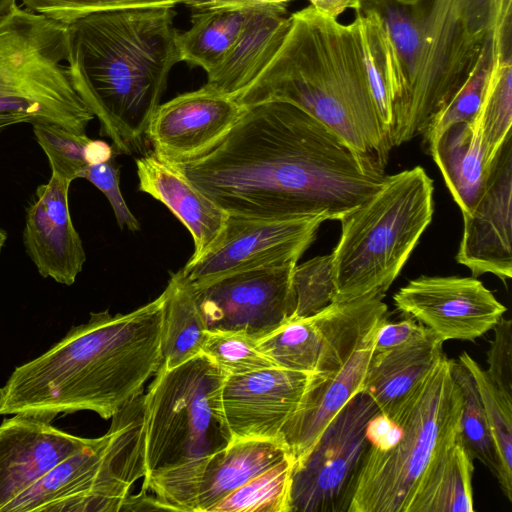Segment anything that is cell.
Instances as JSON below:
<instances>
[{
    "mask_svg": "<svg viewBox=\"0 0 512 512\" xmlns=\"http://www.w3.org/2000/svg\"><path fill=\"white\" fill-rule=\"evenodd\" d=\"M247 11L248 8L194 11L191 27L177 35L180 60L210 73L236 43Z\"/></svg>",
    "mask_w": 512,
    "mask_h": 512,
    "instance_id": "cell-30",
    "label": "cell"
},
{
    "mask_svg": "<svg viewBox=\"0 0 512 512\" xmlns=\"http://www.w3.org/2000/svg\"><path fill=\"white\" fill-rule=\"evenodd\" d=\"M295 311L292 318L312 316L334 299L332 256H316L296 265L292 275Z\"/></svg>",
    "mask_w": 512,
    "mask_h": 512,
    "instance_id": "cell-37",
    "label": "cell"
},
{
    "mask_svg": "<svg viewBox=\"0 0 512 512\" xmlns=\"http://www.w3.org/2000/svg\"><path fill=\"white\" fill-rule=\"evenodd\" d=\"M405 315L442 341H475L492 330L507 308L475 277L420 276L393 296Z\"/></svg>",
    "mask_w": 512,
    "mask_h": 512,
    "instance_id": "cell-14",
    "label": "cell"
},
{
    "mask_svg": "<svg viewBox=\"0 0 512 512\" xmlns=\"http://www.w3.org/2000/svg\"><path fill=\"white\" fill-rule=\"evenodd\" d=\"M290 24L291 18L284 4L249 7L236 43L225 59L207 74L205 86L236 98L276 54Z\"/></svg>",
    "mask_w": 512,
    "mask_h": 512,
    "instance_id": "cell-22",
    "label": "cell"
},
{
    "mask_svg": "<svg viewBox=\"0 0 512 512\" xmlns=\"http://www.w3.org/2000/svg\"><path fill=\"white\" fill-rule=\"evenodd\" d=\"M71 183L51 173L48 182L36 188L25 210L22 236L38 273L67 286L75 282L86 262L81 237L69 212Z\"/></svg>",
    "mask_w": 512,
    "mask_h": 512,
    "instance_id": "cell-18",
    "label": "cell"
},
{
    "mask_svg": "<svg viewBox=\"0 0 512 512\" xmlns=\"http://www.w3.org/2000/svg\"><path fill=\"white\" fill-rule=\"evenodd\" d=\"M473 461L458 431L430 462L408 512H473Z\"/></svg>",
    "mask_w": 512,
    "mask_h": 512,
    "instance_id": "cell-28",
    "label": "cell"
},
{
    "mask_svg": "<svg viewBox=\"0 0 512 512\" xmlns=\"http://www.w3.org/2000/svg\"><path fill=\"white\" fill-rule=\"evenodd\" d=\"M31 125L37 143L48 158L51 172L71 182L81 178L89 166L87 151L91 139L86 133H75L47 123Z\"/></svg>",
    "mask_w": 512,
    "mask_h": 512,
    "instance_id": "cell-36",
    "label": "cell"
},
{
    "mask_svg": "<svg viewBox=\"0 0 512 512\" xmlns=\"http://www.w3.org/2000/svg\"><path fill=\"white\" fill-rule=\"evenodd\" d=\"M162 293L161 364L173 368L202 353L206 326L193 287L180 270L171 275Z\"/></svg>",
    "mask_w": 512,
    "mask_h": 512,
    "instance_id": "cell-29",
    "label": "cell"
},
{
    "mask_svg": "<svg viewBox=\"0 0 512 512\" xmlns=\"http://www.w3.org/2000/svg\"><path fill=\"white\" fill-rule=\"evenodd\" d=\"M18 0H0V16L3 15L13 3Z\"/></svg>",
    "mask_w": 512,
    "mask_h": 512,
    "instance_id": "cell-49",
    "label": "cell"
},
{
    "mask_svg": "<svg viewBox=\"0 0 512 512\" xmlns=\"http://www.w3.org/2000/svg\"><path fill=\"white\" fill-rule=\"evenodd\" d=\"M68 26L15 2L0 16V115L86 133L93 113L67 70Z\"/></svg>",
    "mask_w": 512,
    "mask_h": 512,
    "instance_id": "cell-8",
    "label": "cell"
},
{
    "mask_svg": "<svg viewBox=\"0 0 512 512\" xmlns=\"http://www.w3.org/2000/svg\"><path fill=\"white\" fill-rule=\"evenodd\" d=\"M139 190L162 202L190 232L200 257L225 225L228 214L153 151L136 159Z\"/></svg>",
    "mask_w": 512,
    "mask_h": 512,
    "instance_id": "cell-23",
    "label": "cell"
},
{
    "mask_svg": "<svg viewBox=\"0 0 512 512\" xmlns=\"http://www.w3.org/2000/svg\"><path fill=\"white\" fill-rule=\"evenodd\" d=\"M91 441L32 416L15 414L5 418L0 424V512L59 462Z\"/></svg>",
    "mask_w": 512,
    "mask_h": 512,
    "instance_id": "cell-19",
    "label": "cell"
},
{
    "mask_svg": "<svg viewBox=\"0 0 512 512\" xmlns=\"http://www.w3.org/2000/svg\"><path fill=\"white\" fill-rule=\"evenodd\" d=\"M164 295L127 314L92 312L39 357L14 369L0 388L1 415L51 422L92 411L111 418L143 391L162 363Z\"/></svg>",
    "mask_w": 512,
    "mask_h": 512,
    "instance_id": "cell-2",
    "label": "cell"
},
{
    "mask_svg": "<svg viewBox=\"0 0 512 512\" xmlns=\"http://www.w3.org/2000/svg\"><path fill=\"white\" fill-rule=\"evenodd\" d=\"M443 343L427 328L421 337L403 346L373 351L362 390L380 412L390 415L444 355Z\"/></svg>",
    "mask_w": 512,
    "mask_h": 512,
    "instance_id": "cell-25",
    "label": "cell"
},
{
    "mask_svg": "<svg viewBox=\"0 0 512 512\" xmlns=\"http://www.w3.org/2000/svg\"><path fill=\"white\" fill-rule=\"evenodd\" d=\"M171 164L228 215L259 219L340 220L386 177L323 123L282 101L243 107L213 148Z\"/></svg>",
    "mask_w": 512,
    "mask_h": 512,
    "instance_id": "cell-1",
    "label": "cell"
},
{
    "mask_svg": "<svg viewBox=\"0 0 512 512\" xmlns=\"http://www.w3.org/2000/svg\"><path fill=\"white\" fill-rule=\"evenodd\" d=\"M458 361L475 380L494 437L506 484L512 489V397L500 391L484 370L466 351Z\"/></svg>",
    "mask_w": 512,
    "mask_h": 512,
    "instance_id": "cell-35",
    "label": "cell"
},
{
    "mask_svg": "<svg viewBox=\"0 0 512 512\" xmlns=\"http://www.w3.org/2000/svg\"><path fill=\"white\" fill-rule=\"evenodd\" d=\"M394 1H397V2H400V3H403V4H414L418 0H394Z\"/></svg>",
    "mask_w": 512,
    "mask_h": 512,
    "instance_id": "cell-51",
    "label": "cell"
},
{
    "mask_svg": "<svg viewBox=\"0 0 512 512\" xmlns=\"http://www.w3.org/2000/svg\"><path fill=\"white\" fill-rule=\"evenodd\" d=\"M412 6L417 59L407 96L393 114V147L423 133L466 80L491 32L490 0H418Z\"/></svg>",
    "mask_w": 512,
    "mask_h": 512,
    "instance_id": "cell-9",
    "label": "cell"
},
{
    "mask_svg": "<svg viewBox=\"0 0 512 512\" xmlns=\"http://www.w3.org/2000/svg\"><path fill=\"white\" fill-rule=\"evenodd\" d=\"M225 377L200 353L173 368L161 364L144 394L142 489L172 511L194 512L205 461L232 441L221 400Z\"/></svg>",
    "mask_w": 512,
    "mask_h": 512,
    "instance_id": "cell-5",
    "label": "cell"
},
{
    "mask_svg": "<svg viewBox=\"0 0 512 512\" xmlns=\"http://www.w3.org/2000/svg\"><path fill=\"white\" fill-rule=\"evenodd\" d=\"M242 111L234 98L204 85L159 104L146 136L161 159L169 163L188 161L213 148Z\"/></svg>",
    "mask_w": 512,
    "mask_h": 512,
    "instance_id": "cell-16",
    "label": "cell"
},
{
    "mask_svg": "<svg viewBox=\"0 0 512 512\" xmlns=\"http://www.w3.org/2000/svg\"><path fill=\"white\" fill-rule=\"evenodd\" d=\"M433 180L421 166L386 175L383 184L339 221L331 253L333 302L385 295L432 221Z\"/></svg>",
    "mask_w": 512,
    "mask_h": 512,
    "instance_id": "cell-6",
    "label": "cell"
},
{
    "mask_svg": "<svg viewBox=\"0 0 512 512\" xmlns=\"http://www.w3.org/2000/svg\"><path fill=\"white\" fill-rule=\"evenodd\" d=\"M115 157L116 154L106 161L87 166L81 178L87 179L105 195L121 229L138 231L140 224L128 208L120 190V167Z\"/></svg>",
    "mask_w": 512,
    "mask_h": 512,
    "instance_id": "cell-41",
    "label": "cell"
},
{
    "mask_svg": "<svg viewBox=\"0 0 512 512\" xmlns=\"http://www.w3.org/2000/svg\"><path fill=\"white\" fill-rule=\"evenodd\" d=\"M385 295L333 302L305 318H291L256 341L275 367L329 374L343 366L366 335L385 317Z\"/></svg>",
    "mask_w": 512,
    "mask_h": 512,
    "instance_id": "cell-11",
    "label": "cell"
},
{
    "mask_svg": "<svg viewBox=\"0 0 512 512\" xmlns=\"http://www.w3.org/2000/svg\"><path fill=\"white\" fill-rule=\"evenodd\" d=\"M22 123H29L28 118L14 114L0 115V132L9 126Z\"/></svg>",
    "mask_w": 512,
    "mask_h": 512,
    "instance_id": "cell-48",
    "label": "cell"
},
{
    "mask_svg": "<svg viewBox=\"0 0 512 512\" xmlns=\"http://www.w3.org/2000/svg\"><path fill=\"white\" fill-rule=\"evenodd\" d=\"M324 221L321 215L288 219L228 215L215 240L180 272L197 286L232 273L297 263Z\"/></svg>",
    "mask_w": 512,
    "mask_h": 512,
    "instance_id": "cell-12",
    "label": "cell"
},
{
    "mask_svg": "<svg viewBox=\"0 0 512 512\" xmlns=\"http://www.w3.org/2000/svg\"><path fill=\"white\" fill-rule=\"evenodd\" d=\"M173 8L103 9L67 25L73 86L116 154H130L140 144L169 72L181 61Z\"/></svg>",
    "mask_w": 512,
    "mask_h": 512,
    "instance_id": "cell-3",
    "label": "cell"
},
{
    "mask_svg": "<svg viewBox=\"0 0 512 512\" xmlns=\"http://www.w3.org/2000/svg\"><path fill=\"white\" fill-rule=\"evenodd\" d=\"M256 341L243 332L206 330L202 353L214 361L226 375L275 367L258 351Z\"/></svg>",
    "mask_w": 512,
    "mask_h": 512,
    "instance_id": "cell-38",
    "label": "cell"
},
{
    "mask_svg": "<svg viewBox=\"0 0 512 512\" xmlns=\"http://www.w3.org/2000/svg\"><path fill=\"white\" fill-rule=\"evenodd\" d=\"M296 265L241 271L192 286L206 330L243 332L258 340L291 319Z\"/></svg>",
    "mask_w": 512,
    "mask_h": 512,
    "instance_id": "cell-13",
    "label": "cell"
},
{
    "mask_svg": "<svg viewBox=\"0 0 512 512\" xmlns=\"http://www.w3.org/2000/svg\"><path fill=\"white\" fill-rule=\"evenodd\" d=\"M111 418L101 471L81 512H119L132 485L146 475L144 394Z\"/></svg>",
    "mask_w": 512,
    "mask_h": 512,
    "instance_id": "cell-21",
    "label": "cell"
},
{
    "mask_svg": "<svg viewBox=\"0 0 512 512\" xmlns=\"http://www.w3.org/2000/svg\"><path fill=\"white\" fill-rule=\"evenodd\" d=\"M290 18L276 54L234 99L242 107L293 104L385 170L393 145L375 106L356 21L342 24L311 5Z\"/></svg>",
    "mask_w": 512,
    "mask_h": 512,
    "instance_id": "cell-4",
    "label": "cell"
},
{
    "mask_svg": "<svg viewBox=\"0 0 512 512\" xmlns=\"http://www.w3.org/2000/svg\"><path fill=\"white\" fill-rule=\"evenodd\" d=\"M379 323L366 335L343 366L329 374L315 375L296 410L283 425L279 439L294 463L307 456L327 425L362 390Z\"/></svg>",
    "mask_w": 512,
    "mask_h": 512,
    "instance_id": "cell-20",
    "label": "cell"
},
{
    "mask_svg": "<svg viewBox=\"0 0 512 512\" xmlns=\"http://www.w3.org/2000/svg\"><path fill=\"white\" fill-rule=\"evenodd\" d=\"M443 355L388 415L403 434L389 451L369 446L347 512H408L437 451L459 431L462 394Z\"/></svg>",
    "mask_w": 512,
    "mask_h": 512,
    "instance_id": "cell-7",
    "label": "cell"
},
{
    "mask_svg": "<svg viewBox=\"0 0 512 512\" xmlns=\"http://www.w3.org/2000/svg\"><path fill=\"white\" fill-rule=\"evenodd\" d=\"M463 234L456 261L473 277L491 273L512 277V135L493 159L485 186L473 208L462 213Z\"/></svg>",
    "mask_w": 512,
    "mask_h": 512,
    "instance_id": "cell-15",
    "label": "cell"
},
{
    "mask_svg": "<svg viewBox=\"0 0 512 512\" xmlns=\"http://www.w3.org/2000/svg\"><path fill=\"white\" fill-rule=\"evenodd\" d=\"M294 460L286 457L213 506L209 512H289Z\"/></svg>",
    "mask_w": 512,
    "mask_h": 512,
    "instance_id": "cell-34",
    "label": "cell"
},
{
    "mask_svg": "<svg viewBox=\"0 0 512 512\" xmlns=\"http://www.w3.org/2000/svg\"><path fill=\"white\" fill-rule=\"evenodd\" d=\"M290 1H293V0H270V3L271 4H284V5H286V3L290 2Z\"/></svg>",
    "mask_w": 512,
    "mask_h": 512,
    "instance_id": "cell-50",
    "label": "cell"
},
{
    "mask_svg": "<svg viewBox=\"0 0 512 512\" xmlns=\"http://www.w3.org/2000/svg\"><path fill=\"white\" fill-rule=\"evenodd\" d=\"M290 456L280 439H238L207 458L198 478L194 512H209L231 492Z\"/></svg>",
    "mask_w": 512,
    "mask_h": 512,
    "instance_id": "cell-26",
    "label": "cell"
},
{
    "mask_svg": "<svg viewBox=\"0 0 512 512\" xmlns=\"http://www.w3.org/2000/svg\"><path fill=\"white\" fill-rule=\"evenodd\" d=\"M266 3H270V0H188L184 5L194 11H201L224 8H249Z\"/></svg>",
    "mask_w": 512,
    "mask_h": 512,
    "instance_id": "cell-46",
    "label": "cell"
},
{
    "mask_svg": "<svg viewBox=\"0 0 512 512\" xmlns=\"http://www.w3.org/2000/svg\"><path fill=\"white\" fill-rule=\"evenodd\" d=\"M493 330L486 372L500 391L512 397V321L502 317Z\"/></svg>",
    "mask_w": 512,
    "mask_h": 512,
    "instance_id": "cell-42",
    "label": "cell"
},
{
    "mask_svg": "<svg viewBox=\"0 0 512 512\" xmlns=\"http://www.w3.org/2000/svg\"><path fill=\"white\" fill-rule=\"evenodd\" d=\"M315 375L279 367L226 375L221 400L232 440L279 439Z\"/></svg>",
    "mask_w": 512,
    "mask_h": 512,
    "instance_id": "cell-17",
    "label": "cell"
},
{
    "mask_svg": "<svg viewBox=\"0 0 512 512\" xmlns=\"http://www.w3.org/2000/svg\"><path fill=\"white\" fill-rule=\"evenodd\" d=\"M428 152L461 212L468 213L478 200L489 172L478 117L449 127Z\"/></svg>",
    "mask_w": 512,
    "mask_h": 512,
    "instance_id": "cell-27",
    "label": "cell"
},
{
    "mask_svg": "<svg viewBox=\"0 0 512 512\" xmlns=\"http://www.w3.org/2000/svg\"><path fill=\"white\" fill-rule=\"evenodd\" d=\"M493 61L494 45L490 32L466 80L421 134L428 150L449 127L474 120L482 102Z\"/></svg>",
    "mask_w": 512,
    "mask_h": 512,
    "instance_id": "cell-33",
    "label": "cell"
},
{
    "mask_svg": "<svg viewBox=\"0 0 512 512\" xmlns=\"http://www.w3.org/2000/svg\"><path fill=\"white\" fill-rule=\"evenodd\" d=\"M451 371L462 394L459 437L471 457L480 461L496 477L502 493L512 502V489L506 484L498 449L475 380L459 361L452 360Z\"/></svg>",
    "mask_w": 512,
    "mask_h": 512,
    "instance_id": "cell-31",
    "label": "cell"
},
{
    "mask_svg": "<svg viewBox=\"0 0 512 512\" xmlns=\"http://www.w3.org/2000/svg\"><path fill=\"white\" fill-rule=\"evenodd\" d=\"M317 11L338 18L344 11L352 8L355 0H308Z\"/></svg>",
    "mask_w": 512,
    "mask_h": 512,
    "instance_id": "cell-47",
    "label": "cell"
},
{
    "mask_svg": "<svg viewBox=\"0 0 512 512\" xmlns=\"http://www.w3.org/2000/svg\"><path fill=\"white\" fill-rule=\"evenodd\" d=\"M378 411L363 390L345 404L307 456L294 463L289 512H347L370 446L366 424Z\"/></svg>",
    "mask_w": 512,
    "mask_h": 512,
    "instance_id": "cell-10",
    "label": "cell"
},
{
    "mask_svg": "<svg viewBox=\"0 0 512 512\" xmlns=\"http://www.w3.org/2000/svg\"><path fill=\"white\" fill-rule=\"evenodd\" d=\"M402 427L388 415L378 411L367 422L365 437L370 446L379 451H389L400 440Z\"/></svg>",
    "mask_w": 512,
    "mask_h": 512,
    "instance_id": "cell-44",
    "label": "cell"
},
{
    "mask_svg": "<svg viewBox=\"0 0 512 512\" xmlns=\"http://www.w3.org/2000/svg\"><path fill=\"white\" fill-rule=\"evenodd\" d=\"M494 45V44H493ZM487 168L511 134L512 52L494 49V61L478 113Z\"/></svg>",
    "mask_w": 512,
    "mask_h": 512,
    "instance_id": "cell-32",
    "label": "cell"
},
{
    "mask_svg": "<svg viewBox=\"0 0 512 512\" xmlns=\"http://www.w3.org/2000/svg\"><path fill=\"white\" fill-rule=\"evenodd\" d=\"M364 63L379 117L390 134L392 111L386 65L380 37L374 22L365 14L355 12Z\"/></svg>",
    "mask_w": 512,
    "mask_h": 512,
    "instance_id": "cell-39",
    "label": "cell"
},
{
    "mask_svg": "<svg viewBox=\"0 0 512 512\" xmlns=\"http://www.w3.org/2000/svg\"><path fill=\"white\" fill-rule=\"evenodd\" d=\"M426 331L427 327L409 315L398 322H388L387 317L379 323L376 329L374 352H383L403 346L421 337Z\"/></svg>",
    "mask_w": 512,
    "mask_h": 512,
    "instance_id": "cell-43",
    "label": "cell"
},
{
    "mask_svg": "<svg viewBox=\"0 0 512 512\" xmlns=\"http://www.w3.org/2000/svg\"><path fill=\"white\" fill-rule=\"evenodd\" d=\"M24 7L65 25L90 12L121 7L171 6L188 0H20Z\"/></svg>",
    "mask_w": 512,
    "mask_h": 512,
    "instance_id": "cell-40",
    "label": "cell"
},
{
    "mask_svg": "<svg viewBox=\"0 0 512 512\" xmlns=\"http://www.w3.org/2000/svg\"><path fill=\"white\" fill-rule=\"evenodd\" d=\"M147 492L142 489L136 495L129 494L123 501L119 511H172L168 505L160 501L156 496H149Z\"/></svg>",
    "mask_w": 512,
    "mask_h": 512,
    "instance_id": "cell-45",
    "label": "cell"
},
{
    "mask_svg": "<svg viewBox=\"0 0 512 512\" xmlns=\"http://www.w3.org/2000/svg\"><path fill=\"white\" fill-rule=\"evenodd\" d=\"M107 442V434L92 439L10 501L2 512H81L101 471Z\"/></svg>",
    "mask_w": 512,
    "mask_h": 512,
    "instance_id": "cell-24",
    "label": "cell"
}]
</instances>
